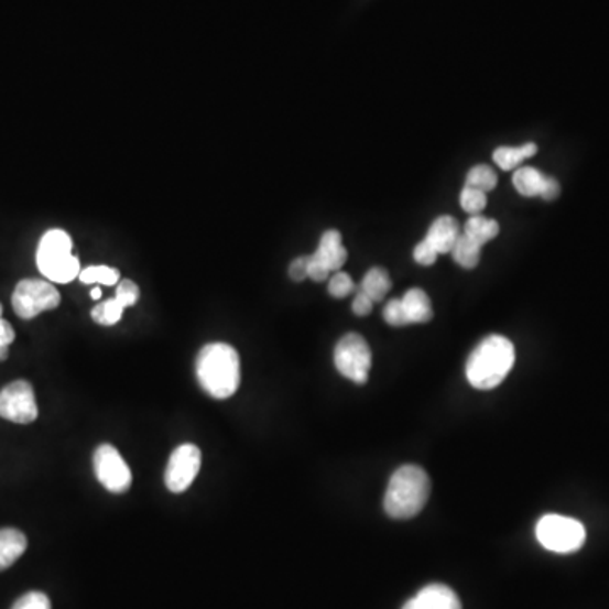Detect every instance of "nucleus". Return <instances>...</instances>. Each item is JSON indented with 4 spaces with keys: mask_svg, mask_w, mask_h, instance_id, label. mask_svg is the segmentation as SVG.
<instances>
[{
    "mask_svg": "<svg viewBox=\"0 0 609 609\" xmlns=\"http://www.w3.org/2000/svg\"><path fill=\"white\" fill-rule=\"evenodd\" d=\"M431 497V479L418 466H403L391 476L384 511L394 520H409L424 510Z\"/></svg>",
    "mask_w": 609,
    "mask_h": 609,
    "instance_id": "obj_3",
    "label": "nucleus"
},
{
    "mask_svg": "<svg viewBox=\"0 0 609 609\" xmlns=\"http://www.w3.org/2000/svg\"><path fill=\"white\" fill-rule=\"evenodd\" d=\"M347 249L342 244L339 230H327L322 233L317 251L308 255V278L320 281L327 280L333 271H339L346 264Z\"/></svg>",
    "mask_w": 609,
    "mask_h": 609,
    "instance_id": "obj_10",
    "label": "nucleus"
},
{
    "mask_svg": "<svg viewBox=\"0 0 609 609\" xmlns=\"http://www.w3.org/2000/svg\"><path fill=\"white\" fill-rule=\"evenodd\" d=\"M514 346L503 336H489L467 359V381L476 390H493L503 383L514 365Z\"/></svg>",
    "mask_w": 609,
    "mask_h": 609,
    "instance_id": "obj_2",
    "label": "nucleus"
},
{
    "mask_svg": "<svg viewBox=\"0 0 609 609\" xmlns=\"http://www.w3.org/2000/svg\"><path fill=\"white\" fill-rule=\"evenodd\" d=\"M81 283L85 285H94V283H100V285L112 286L119 283L121 274L119 271L109 267H88L78 274Z\"/></svg>",
    "mask_w": 609,
    "mask_h": 609,
    "instance_id": "obj_22",
    "label": "nucleus"
},
{
    "mask_svg": "<svg viewBox=\"0 0 609 609\" xmlns=\"http://www.w3.org/2000/svg\"><path fill=\"white\" fill-rule=\"evenodd\" d=\"M28 548L24 533L15 529H0V573L15 564Z\"/></svg>",
    "mask_w": 609,
    "mask_h": 609,
    "instance_id": "obj_15",
    "label": "nucleus"
},
{
    "mask_svg": "<svg viewBox=\"0 0 609 609\" xmlns=\"http://www.w3.org/2000/svg\"><path fill=\"white\" fill-rule=\"evenodd\" d=\"M12 609H52V601L44 592L31 591L21 596Z\"/></svg>",
    "mask_w": 609,
    "mask_h": 609,
    "instance_id": "obj_26",
    "label": "nucleus"
},
{
    "mask_svg": "<svg viewBox=\"0 0 609 609\" xmlns=\"http://www.w3.org/2000/svg\"><path fill=\"white\" fill-rule=\"evenodd\" d=\"M352 290H355V281H352L349 274L337 271V273L330 278L329 293L334 298H346Z\"/></svg>",
    "mask_w": 609,
    "mask_h": 609,
    "instance_id": "obj_27",
    "label": "nucleus"
},
{
    "mask_svg": "<svg viewBox=\"0 0 609 609\" xmlns=\"http://www.w3.org/2000/svg\"><path fill=\"white\" fill-rule=\"evenodd\" d=\"M72 238L62 229L44 233L37 246L36 263L52 283H69L80 274V261L72 254Z\"/></svg>",
    "mask_w": 609,
    "mask_h": 609,
    "instance_id": "obj_4",
    "label": "nucleus"
},
{
    "mask_svg": "<svg viewBox=\"0 0 609 609\" xmlns=\"http://www.w3.org/2000/svg\"><path fill=\"white\" fill-rule=\"evenodd\" d=\"M488 204V194L472 188V186H464L463 194H460V207L464 213L471 214V216H479Z\"/></svg>",
    "mask_w": 609,
    "mask_h": 609,
    "instance_id": "obj_24",
    "label": "nucleus"
},
{
    "mask_svg": "<svg viewBox=\"0 0 609 609\" xmlns=\"http://www.w3.org/2000/svg\"><path fill=\"white\" fill-rule=\"evenodd\" d=\"M403 308H405L409 324H427L434 317L431 298L424 290L412 289L403 295Z\"/></svg>",
    "mask_w": 609,
    "mask_h": 609,
    "instance_id": "obj_16",
    "label": "nucleus"
},
{
    "mask_svg": "<svg viewBox=\"0 0 609 609\" xmlns=\"http://www.w3.org/2000/svg\"><path fill=\"white\" fill-rule=\"evenodd\" d=\"M391 290L390 274L383 268H371L362 278L361 289L359 292L365 293L372 302H381L388 292Z\"/></svg>",
    "mask_w": 609,
    "mask_h": 609,
    "instance_id": "obj_18",
    "label": "nucleus"
},
{
    "mask_svg": "<svg viewBox=\"0 0 609 609\" xmlns=\"http://www.w3.org/2000/svg\"><path fill=\"white\" fill-rule=\"evenodd\" d=\"M90 296H91V298H94V300H99L100 296H102V290H100V289H94V290H91Z\"/></svg>",
    "mask_w": 609,
    "mask_h": 609,
    "instance_id": "obj_33",
    "label": "nucleus"
},
{
    "mask_svg": "<svg viewBox=\"0 0 609 609\" xmlns=\"http://www.w3.org/2000/svg\"><path fill=\"white\" fill-rule=\"evenodd\" d=\"M464 233L475 239L478 244L485 246L500 233V224L488 217L471 216L464 226Z\"/></svg>",
    "mask_w": 609,
    "mask_h": 609,
    "instance_id": "obj_20",
    "label": "nucleus"
},
{
    "mask_svg": "<svg viewBox=\"0 0 609 609\" xmlns=\"http://www.w3.org/2000/svg\"><path fill=\"white\" fill-rule=\"evenodd\" d=\"M139 286L135 285L134 281L122 280L119 285H117L116 300L121 303L122 307L128 308L135 305L139 300Z\"/></svg>",
    "mask_w": 609,
    "mask_h": 609,
    "instance_id": "obj_28",
    "label": "nucleus"
},
{
    "mask_svg": "<svg viewBox=\"0 0 609 609\" xmlns=\"http://www.w3.org/2000/svg\"><path fill=\"white\" fill-rule=\"evenodd\" d=\"M198 383L216 400H227L241 384V361L229 344H207L195 361Z\"/></svg>",
    "mask_w": 609,
    "mask_h": 609,
    "instance_id": "obj_1",
    "label": "nucleus"
},
{
    "mask_svg": "<svg viewBox=\"0 0 609 609\" xmlns=\"http://www.w3.org/2000/svg\"><path fill=\"white\" fill-rule=\"evenodd\" d=\"M202 466V453L197 445L183 444L173 450L166 466V488L172 493H183L191 488Z\"/></svg>",
    "mask_w": 609,
    "mask_h": 609,
    "instance_id": "obj_11",
    "label": "nucleus"
},
{
    "mask_svg": "<svg viewBox=\"0 0 609 609\" xmlns=\"http://www.w3.org/2000/svg\"><path fill=\"white\" fill-rule=\"evenodd\" d=\"M290 278L293 281H303L308 278V255H302L296 258L293 263L290 264Z\"/></svg>",
    "mask_w": 609,
    "mask_h": 609,
    "instance_id": "obj_31",
    "label": "nucleus"
},
{
    "mask_svg": "<svg viewBox=\"0 0 609 609\" xmlns=\"http://www.w3.org/2000/svg\"><path fill=\"white\" fill-rule=\"evenodd\" d=\"M403 609H463V605L453 589L444 584H431L410 599Z\"/></svg>",
    "mask_w": 609,
    "mask_h": 609,
    "instance_id": "obj_13",
    "label": "nucleus"
},
{
    "mask_svg": "<svg viewBox=\"0 0 609 609\" xmlns=\"http://www.w3.org/2000/svg\"><path fill=\"white\" fill-rule=\"evenodd\" d=\"M94 467L100 485L110 493L122 494L131 488V469L113 445H100L94 456Z\"/></svg>",
    "mask_w": 609,
    "mask_h": 609,
    "instance_id": "obj_8",
    "label": "nucleus"
},
{
    "mask_svg": "<svg viewBox=\"0 0 609 609\" xmlns=\"http://www.w3.org/2000/svg\"><path fill=\"white\" fill-rule=\"evenodd\" d=\"M459 222L454 217L441 216L434 220L424 241L428 242L438 255L453 251L460 236Z\"/></svg>",
    "mask_w": 609,
    "mask_h": 609,
    "instance_id": "obj_14",
    "label": "nucleus"
},
{
    "mask_svg": "<svg viewBox=\"0 0 609 609\" xmlns=\"http://www.w3.org/2000/svg\"><path fill=\"white\" fill-rule=\"evenodd\" d=\"M384 320L391 325V327H403V325H410L409 318H406L405 308H403L402 298L390 300L384 307Z\"/></svg>",
    "mask_w": 609,
    "mask_h": 609,
    "instance_id": "obj_25",
    "label": "nucleus"
},
{
    "mask_svg": "<svg viewBox=\"0 0 609 609\" xmlns=\"http://www.w3.org/2000/svg\"><path fill=\"white\" fill-rule=\"evenodd\" d=\"M15 333L12 325L2 318V305H0V362L9 358V346L14 342Z\"/></svg>",
    "mask_w": 609,
    "mask_h": 609,
    "instance_id": "obj_29",
    "label": "nucleus"
},
{
    "mask_svg": "<svg viewBox=\"0 0 609 609\" xmlns=\"http://www.w3.org/2000/svg\"><path fill=\"white\" fill-rule=\"evenodd\" d=\"M498 185V175L491 166L488 165H478L475 168L469 170L466 176V186H472V188H478V191L493 192Z\"/></svg>",
    "mask_w": 609,
    "mask_h": 609,
    "instance_id": "obj_21",
    "label": "nucleus"
},
{
    "mask_svg": "<svg viewBox=\"0 0 609 609\" xmlns=\"http://www.w3.org/2000/svg\"><path fill=\"white\" fill-rule=\"evenodd\" d=\"M124 311L126 308L116 298L107 300L91 311V318L104 327H110L121 320Z\"/></svg>",
    "mask_w": 609,
    "mask_h": 609,
    "instance_id": "obj_23",
    "label": "nucleus"
},
{
    "mask_svg": "<svg viewBox=\"0 0 609 609\" xmlns=\"http://www.w3.org/2000/svg\"><path fill=\"white\" fill-rule=\"evenodd\" d=\"M536 144H523V146L511 148L501 146L493 153L494 163L500 166L504 172H511V170L519 168L523 161L529 157L535 156Z\"/></svg>",
    "mask_w": 609,
    "mask_h": 609,
    "instance_id": "obj_17",
    "label": "nucleus"
},
{
    "mask_svg": "<svg viewBox=\"0 0 609 609\" xmlns=\"http://www.w3.org/2000/svg\"><path fill=\"white\" fill-rule=\"evenodd\" d=\"M481 244H478L475 239L463 232L450 254H453L454 261L464 270H475L481 261Z\"/></svg>",
    "mask_w": 609,
    "mask_h": 609,
    "instance_id": "obj_19",
    "label": "nucleus"
},
{
    "mask_svg": "<svg viewBox=\"0 0 609 609\" xmlns=\"http://www.w3.org/2000/svg\"><path fill=\"white\" fill-rule=\"evenodd\" d=\"M535 533L542 547L555 554L579 551L586 541V529L583 523L561 514H545L544 519L536 523Z\"/></svg>",
    "mask_w": 609,
    "mask_h": 609,
    "instance_id": "obj_5",
    "label": "nucleus"
},
{
    "mask_svg": "<svg viewBox=\"0 0 609 609\" xmlns=\"http://www.w3.org/2000/svg\"><path fill=\"white\" fill-rule=\"evenodd\" d=\"M438 254L428 246L427 241H420L413 249V260L422 267H432L437 261Z\"/></svg>",
    "mask_w": 609,
    "mask_h": 609,
    "instance_id": "obj_30",
    "label": "nucleus"
},
{
    "mask_svg": "<svg viewBox=\"0 0 609 609\" xmlns=\"http://www.w3.org/2000/svg\"><path fill=\"white\" fill-rule=\"evenodd\" d=\"M62 302L58 290L53 283L43 280H22L12 293V307L18 317L24 320L37 317L46 311H53Z\"/></svg>",
    "mask_w": 609,
    "mask_h": 609,
    "instance_id": "obj_6",
    "label": "nucleus"
},
{
    "mask_svg": "<svg viewBox=\"0 0 609 609\" xmlns=\"http://www.w3.org/2000/svg\"><path fill=\"white\" fill-rule=\"evenodd\" d=\"M337 371L356 384L368 381L372 356L369 344L359 334H346L334 350Z\"/></svg>",
    "mask_w": 609,
    "mask_h": 609,
    "instance_id": "obj_7",
    "label": "nucleus"
},
{
    "mask_svg": "<svg viewBox=\"0 0 609 609\" xmlns=\"http://www.w3.org/2000/svg\"><path fill=\"white\" fill-rule=\"evenodd\" d=\"M513 185L523 197H541L551 202L561 195V185L552 176L544 175L532 166H523L513 175Z\"/></svg>",
    "mask_w": 609,
    "mask_h": 609,
    "instance_id": "obj_12",
    "label": "nucleus"
},
{
    "mask_svg": "<svg viewBox=\"0 0 609 609\" xmlns=\"http://www.w3.org/2000/svg\"><path fill=\"white\" fill-rule=\"evenodd\" d=\"M372 305H374V302L368 298L365 293L359 292L358 296L355 298V303H352V312H355L358 317H366V315L371 314Z\"/></svg>",
    "mask_w": 609,
    "mask_h": 609,
    "instance_id": "obj_32",
    "label": "nucleus"
},
{
    "mask_svg": "<svg viewBox=\"0 0 609 609\" xmlns=\"http://www.w3.org/2000/svg\"><path fill=\"white\" fill-rule=\"evenodd\" d=\"M33 387L24 380L14 381L0 391V416L14 424H33L37 418Z\"/></svg>",
    "mask_w": 609,
    "mask_h": 609,
    "instance_id": "obj_9",
    "label": "nucleus"
}]
</instances>
